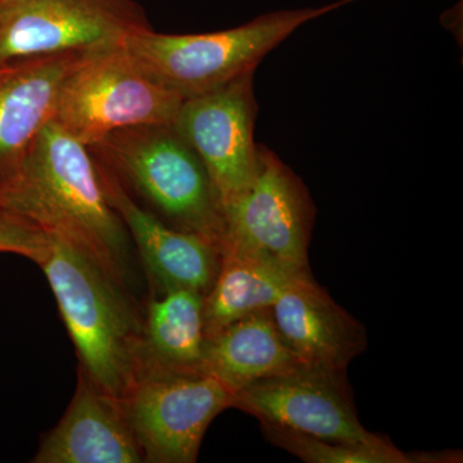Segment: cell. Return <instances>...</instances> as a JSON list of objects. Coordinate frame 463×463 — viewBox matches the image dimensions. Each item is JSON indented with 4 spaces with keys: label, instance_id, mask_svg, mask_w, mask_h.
<instances>
[{
    "label": "cell",
    "instance_id": "6da1fadb",
    "mask_svg": "<svg viewBox=\"0 0 463 463\" xmlns=\"http://www.w3.org/2000/svg\"><path fill=\"white\" fill-rule=\"evenodd\" d=\"M0 203L80 250L128 291L133 277L129 233L109 201L90 149L53 120L0 192Z\"/></svg>",
    "mask_w": 463,
    "mask_h": 463
},
{
    "label": "cell",
    "instance_id": "7a4b0ae2",
    "mask_svg": "<svg viewBox=\"0 0 463 463\" xmlns=\"http://www.w3.org/2000/svg\"><path fill=\"white\" fill-rule=\"evenodd\" d=\"M41 265L80 359V373L123 401L142 368L143 322L128 291L66 241L51 236Z\"/></svg>",
    "mask_w": 463,
    "mask_h": 463
},
{
    "label": "cell",
    "instance_id": "3957f363",
    "mask_svg": "<svg viewBox=\"0 0 463 463\" xmlns=\"http://www.w3.org/2000/svg\"><path fill=\"white\" fill-rule=\"evenodd\" d=\"M355 2L269 12L223 32L173 35L147 29L125 39L124 47L149 78L187 99L254 72L298 27Z\"/></svg>",
    "mask_w": 463,
    "mask_h": 463
},
{
    "label": "cell",
    "instance_id": "277c9868",
    "mask_svg": "<svg viewBox=\"0 0 463 463\" xmlns=\"http://www.w3.org/2000/svg\"><path fill=\"white\" fill-rule=\"evenodd\" d=\"M127 190L178 230L205 237L221 251L224 219L205 167L172 124H146L109 134L88 147Z\"/></svg>",
    "mask_w": 463,
    "mask_h": 463
},
{
    "label": "cell",
    "instance_id": "5b68a950",
    "mask_svg": "<svg viewBox=\"0 0 463 463\" xmlns=\"http://www.w3.org/2000/svg\"><path fill=\"white\" fill-rule=\"evenodd\" d=\"M183 99L149 78L124 43L87 52L63 79L52 120L87 147L109 134L173 124Z\"/></svg>",
    "mask_w": 463,
    "mask_h": 463
},
{
    "label": "cell",
    "instance_id": "8992f818",
    "mask_svg": "<svg viewBox=\"0 0 463 463\" xmlns=\"http://www.w3.org/2000/svg\"><path fill=\"white\" fill-rule=\"evenodd\" d=\"M233 397L205 371L146 367L120 403L145 461L192 463L210 423L232 408Z\"/></svg>",
    "mask_w": 463,
    "mask_h": 463
},
{
    "label": "cell",
    "instance_id": "52a82bcc",
    "mask_svg": "<svg viewBox=\"0 0 463 463\" xmlns=\"http://www.w3.org/2000/svg\"><path fill=\"white\" fill-rule=\"evenodd\" d=\"M147 29L136 0H2L0 66L112 47Z\"/></svg>",
    "mask_w": 463,
    "mask_h": 463
},
{
    "label": "cell",
    "instance_id": "ba28073f",
    "mask_svg": "<svg viewBox=\"0 0 463 463\" xmlns=\"http://www.w3.org/2000/svg\"><path fill=\"white\" fill-rule=\"evenodd\" d=\"M223 219L221 252H255L298 272H310L307 245L315 207L300 179L264 146L258 148L251 184L225 207Z\"/></svg>",
    "mask_w": 463,
    "mask_h": 463
},
{
    "label": "cell",
    "instance_id": "9c48e42d",
    "mask_svg": "<svg viewBox=\"0 0 463 463\" xmlns=\"http://www.w3.org/2000/svg\"><path fill=\"white\" fill-rule=\"evenodd\" d=\"M258 103L254 72L200 96L183 99L173 128L205 167L222 214L257 173L254 141Z\"/></svg>",
    "mask_w": 463,
    "mask_h": 463
},
{
    "label": "cell",
    "instance_id": "30bf717a",
    "mask_svg": "<svg viewBox=\"0 0 463 463\" xmlns=\"http://www.w3.org/2000/svg\"><path fill=\"white\" fill-rule=\"evenodd\" d=\"M232 408L252 414L260 423L323 440L353 446L390 443L388 438L365 430L359 421L346 373L300 365L240 390Z\"/></svg>",
    "mask_w": 463,
    "mask_h": 463
},
{
    "label": "cell",
    "instance_id": "8fae6325",
    "mask_svg": "<svg viewBox=\"0 0 463 463\" xmlns=\"http://www.w3.org/2000/svg\"><path fill=\"white\" fill-rule=\"evenodd\" d=\"M96 161L109 201L136 243L155 288L161 292L188 288L206 295L218 274L219 249L205 237L169 227L143 209L114 174Z\"/></svg>",
    "mask_w": 463,
    "mask_h": 463
},
{
    "label": "cell",
    "instance_id": "7c38bea8",
    "mask_svg": "<svg viewBox=\"0 0 463 463\" xmlns=\"http://www.w3.org/2000/svg\"><path fill=\"white\" fill-rule=\"evenodd\" d=\"M283 340L301 364L346 373L367 349V331L307 273L283 291L270 307Z\"/></svg>",
    "mask_w": 463,
    "mask_h": 463
},
{
    "label": "cell",
    "instance_id": "4fadbf2b",
    "mask_svg": "<svg viewBox=\"0 0 463 463\" xmlns=\"http://www.w3.org/2000/svg\"><path fill=\"white\" fill-rule=\"evenodd\" d=\"M87 52L0 66V192L14 181L36 137L53 118L63 79Z\"/></svg>",
    "mask_w": 463,
    "mask_h": 463
},
{
    "label": "cell",
    "instance_id": "5bb4252c",
    "mask_svg": "<svg viewBox=\"0 0 463 463\" xmlns=\"http://www.w3.org/2000/svg\"><path fill=\"white\" fill-rule=\"evenodd\" d=\"M35 463H141L145 456L120 401L79 373L65 416L45 437Z\"/></svg>",
    "mask_w": 463,
    "mask_h": 463
},
{
    "label": "cell",
    "instance_id": "9a60e30c",
    "mask_svg": "<svg viewBox=\"0 0 463 463\" xmlns=\"http://www.w3.org/2000/svg\"><path fill=\"white\" fill-rule=\"evenodd\" d=\"M301 364L283 340L272 310H257L206 337L203 371L233 394L246 386L288 373Z\"/></svg>",
    "mask_w": 463,
    "mask_h": 463
},
{
    "label": "cell",
    "instance_id": "2e32d148",
    "mask_svg": "<svg viewBox=\"0 0 463 463\" xmlns=\"http://www.w3.org/2000/svg\"><path fill=\"white\" fill-rule=\"evenodd\" d=\"M307 273L267 255L223 250L215 281L205 295L206 337L250 313L272 307L285 289Z\"/></svg>",
    "mask_w": 463,
    "mask_h": 463
},
{
    "label": "cell",
    "instance_id": "e0dca14e",
    "mask_svg": "<svg viewBox=\"0 0 463 463\" xmlns=\"http://www.w3.org/2000/svg\"><path fill=\"white\" fill-rule=\"evenodd\" d=\"M205 295L172 288L149 301L143 322L142 368L203 371Z\"/></svg>",
    "mask_w": 463,
    "mask_h": 463
},
{
    "label": "cell",
    "instance_id": "ac0fdd59",
    "mask_svg": "<svg viewBox=\"0 0 463 463\" xmlns=\"http://www.w3.org/2000/svg\"><path fill=\"white\" fill-rule=\"evenodd\" d=\"M265 438L307 463H408L412 458L392 443L383 446H353L260 423Z\"/></svg>",
    "mask_w": 463,
    "mask_h": 463
},
{
    "label": "cell",
    "instance_id": "d6986e66",
    "mask_svg": "<svg viewBox=\"0 0 463 463\" xmlns=\"http://www.w3.org/2000/svg\"><path fill=\"white\" fill-rule=\"evenodd\" d=\"M50 234L14 210L0 203V252H9L39 264L47 254Z\"/></svg>",
    "mask_w": 463,
    "mask_h": 463
},
{
    "label": "cell",
    "instance_id": "ffe728a7",
    "mask_svg": "<svg viewBox=\"0 0 463 463\" xmlns=\"http://www.w3.org/2000/svg\"><path fill=\"white\" fill-rule=\"evenodd\" d=\"M0 2H2V0H0Z\"/></svg>",
    "mask_w": 463,
    "mask_h": 463
}]
</instances>
